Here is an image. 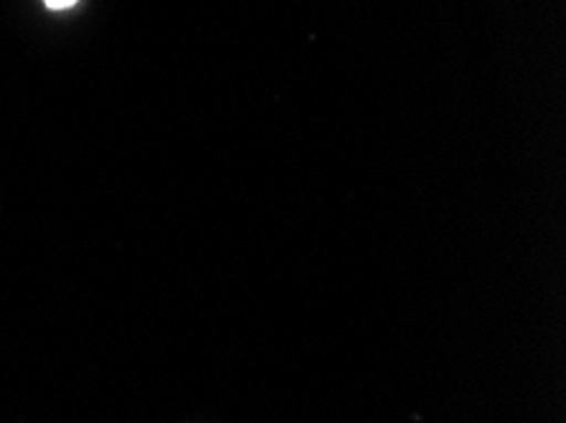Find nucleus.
<instances>
[{"mask_svg": "<svg viewBox=\"0 0 566 423\" xmlns=\"http://www.w3.org/2000/svg\"><path fill=\"white\" fill-rule=\"evenodd\" d=\"M44 3L51 8V11H66V8L80 3V0H44Z\"/></svg>", "mask_w": 566, "mask_h": 423, "instance_id": "f257e3e1", "label": "nucleus"}]
</instances>
